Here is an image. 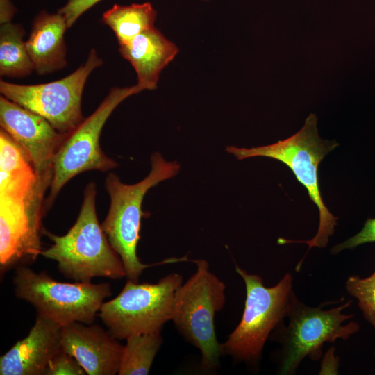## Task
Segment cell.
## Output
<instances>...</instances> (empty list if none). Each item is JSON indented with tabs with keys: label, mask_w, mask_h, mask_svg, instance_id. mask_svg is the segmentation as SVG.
Returning <instances> with one entry per match:
<instances>
[{
	"label": "cell",
	"mask_w": 375,
	"mask_h": 375,
	"mask_svg": "<svg viewBox=\"0 0 375 375\" xmlns=\"http://www.w3.org/2000/svg\"><path fill=\"white\" fill-rule=\"evenodd\" d=\"M67 28L65 18L58 12L42 10L34 18L25 43L38 74H49L67 65L64 35Z\"/></svg>",
	"instance_id": "obj_16"
},
{
	"label": "cell",
	"mask_w": 375,
	"mask_h": 375,
	"mask_svg": "<svg viewBox=\"0 0 375 375\" xmlns=\"http://www.w3.org/2000/svg\"><path fill=\"white\" fill-rule=\"evenodd\" d=\"M25 31L22 25L11 22L0 26V75L23 78L33 69L24 40Z\"/></svg>",
	"instance_id": "obj_19"
},
{
	"label": "cell",
	"mask_w": 375,
	"mask_h": 375,
	"mask_svg": "<svg viewBox=\"0 0 375 375\" xmlns=\"http://www.w3.org/2000/svg\"><path fill=\"white\" fill-rule=\"evenodd\" d=\"M87 374L78 362L61 349L50 360L44 375Z\"/></svg>",
	"instance_id": "obj_22"
},
{
	"label": "cell",
	"mask_w": 375,
	"mask_h": 375,
	"mask_svg": "<svg viewBox=\"0 0 375 375\" xmlns=\"http://www.w3.org/2000/svg\"><path fill=\"white\" fill-rule=\"evenodd\" d=\"M96 186L85 187L78 216L64 235L44 228L51 246L40 255L57 262L58 270L75 282L90 283L95 277L121 279L126 276L123 262L99 224L95 206Z\"/></svg>",
	"instance_id": "obj_1"
},
{
	"label": "cell",
	"mask_w": 375,
	"mask_h": 375,
	"mask_svg": "<svg viewBox=\"0 0 375 375\" xmlns=\"http://www.w3.org/2000/svg\"><path fill=\"white\" fill-rule=\"evenodd\" d=\"M317 119L311 113L303 126L293 135L276 143L250 149L227 147L226 151L238 160L262 156L279 160L293 172L297 181L307 190L310 199L317 206L319 213V224L316 235L309 240H288L280 239V244L306 243L308 251L312 247H324L333 235L338 217H335L325 206L319 186L318 167L324 156L338 144L335 141L322 139L317 128Z\"/></svg>",
	"instance_id": "obj_3"
},
{
	"label": "cell",
	"mask_w": 375,
	"mask_h": 375,
	"mask_svg": "<svg viewBox=\"0 0 375 375\" xmlns=\"http://www.w3.org/2000/svg\"><path fill=\"white\" fill-rule=\"evenodd\" d=\"M62 349L72 355L88 375L118 374L124 346L108 330L97 324L72 322L61 326Z\"/></svg>",
	"instance_id": "obj_13"
},
{
	"label": "cell",
	"mask_w": 375,
	"mask_h": 375,
	"mask_svg": "<svg viewBox=\"0 0 375 375\" xmlns=\"http://www.w3.org/2000/svg\"><path fill=\"white\" fill-rule=\"evenodd\" d=\"M235 271L245 284L244 309L237 327L221 344V352L238 362L256 365L266 340L288 315L293 278L288 272L276 285L267 288L260 276L249 274L238 265Z\"/></svg>",
	"instance_id": "obj_5"
},
{
	"label": "cell",
	"mask_w": 375,
	"mask_h": 375,
	"mask_svg": "<svg viewBox=\"0 0 375 375\" xmlns=\"http://www.w3.org/2000/svg\"><path fill=\"white\" fill-rule=\"evenodd\" d=\"M196 272L176 290L171 320L181 335L201 354V367L213 371L219 364L215 315L225 304L226 285L209 268L208 262L192 260Z\"/></svg>",
	"instance_id": "obj_4"
},
{
	"label": "cell",
	"mask_w": 375,
	"mask_h": 375,
	"mask_svg": "<svg viewBox=\"0 0 375 375\" xmlns=\"http://www.w3.org/2000/svg\"><path fill=\"white\" fill-rule=\"evenodd\" d=\"M374 242H375V218L367 219L359 233L344 242L336 244L332 247L331 251L335 255L344 249H352L358 245Z\"/></svg>",
	"instance_id": "obj_23"
},
{
	"label": "cell",
	"mask_w": 375,
	"mask_h": 375,
	"mask_svg": "<svg viewBox=\"0 0 375 375\" xmlns=\"http://www.w3.org/2000/svg\"><path fill=\"white\" fill-rule=\"evenodd\" d=\"M151 171L142 181L135 184L122 183L114 173L105 181L110 199L108 212L101 224L102 228L115 251L119 256L127 279L138 282L144 269L151 266L172 263V258L154 264L141 262L137 254L141 221L147 213L142 211V201L149 189L171 178L179 172L176 161H167L160 153L151 157Z\"/></svg>",
	"instance_id": "obj_2"
},
{
	"label": "cell",
	"mask_w": 375,
	"mask_h": 375,
	"mask_svg": "<svg viewBox=\"0 0 375 375\" xmlns=\"http://www.w3.org/2000/svg\"><path fill=\"white\" fill-rule=\"evenodd\" d=\"M38 181L31 163L12 138L0 131V194L29 190Z\"/></svg>",
	"instance_id": "obj_17"
},
{
	"label": "cell",
	"mask_w": 375,
	"mask_h": 375,
	"mask_svg": "<svg viewBox=\"0 0 375 375\" xmlns=\"http://www.w3.org/2000/svg\"><path fill=\"white\" fill-rule=\"evenodd\" d=\"M0 125L22 150L38 177L51 184L54 158L65 134L43 117L2 95Z\"/></svg>",
	"instance_id": "obj_12"
},
{
	"label": "cell",
	"mask_w": 375,
	"mask_h": 375,
	"mask_svg": "<svg viewBox=\"0 0 375 375\" xmlns=\"http://www.w3.org/2000/svg\"><path fill=\"white\" fill-rule=\"evenodd\" d=\"M16 8L11 0H0V24L11 22Z\"/></svg>",
	"instance_id": "obj_25"
},
{
	"label": "cell",
	"mask_w": 375,
	"mask_h": 375,
	"mask_svg": "<svg viewBox=\"0 0 375 375\" xmlns=\"http://www.w3.org/2000/svg\"><path fill=\"white\" fill-rule=\"evenodd\" d=\"M182 283L183 277L177 273L169 274L156 283L128 279L116 297L102 303L99 316L118 340L160 332L172 319L174 294Z\"/></svg>",
	"instance_id": "obj_9"
},
{
	"label": "cell",
	"mask_w": 375,
	"mask_h": 375,
	"mask_svg": "<svg viewBox=\"0 0 375 375\" xmlns=\"http://www.w3.org/2000/svg\"><path fill=\"white\" fill-rule=\"evenodd\" d=\"M103 64L95 49L68 76L49 83L22 85L0 81L2 96L40 115L58 131L67 134L84 119L81 111L83 89L90 74Z\"/></svg>",
	"instance_id": "obj_10"
},
{
	"label": "cell",
	"mask_w": 375,
	"mask_h": 375,
	"mask_svg": "<svg viewBox=\"0 0 375 375\" xmlns=\"http://www.w3.org/2000/svg\"><path fill=\"white\" fill-rule=\"evenodd\" d=\"M345 288L351 296L358 299L364 317L375 327V272L365 278L350 276Z\"/></svg>",
	"instance_id": "obj_21"
},
{
	"label": "cell",
	"mask_w": 375,
	"mask_h": 375,
	"mask_svg": "<svg viewBox=\"0 0 375 375\" xmlns=\"http://www.w3.org/2000/svg\"><path fill=\"white\" fill-rule=\"evenodd\" d=\"M203 1H208V0H203Z\"/></svg>",
	"instance_id": "obj_26"
},
{
	"label": "cell",
	"mask_w": 375,
	"mask_h": 375,
	"mask_svg": "<svg viewBox=\"0 0 375 375\" xmlns=\"http://www.w3.org/2000/svg\"><path fill=\"white\" fill-rule=\"evenodd\" d=\"M12 283L15 295L30 303L38 315L61 326L72 322L92 324L104 299L111 295L108 283L56 281L26 266L16 268Z\"/></svg>",
	"instance_id": "obj_7"
},
{
	"label": "cell",
	"mask_w": 375,
	"mask_h": 375,
	"mask_svg": "<svg viewBox=\"0 0 375 375\" xmlns=\"http://www.w3.org/2000/svg\"><path fill=\"white\" fill-rule=\"evenodd\" d=\"M61 326L40 315L28 335L0 358L1 375H44L61 349Z\"/></svg>",
	"instance_id": "obj_14"
},
{
	"label": "cell",
	"mask_w": 375,
	"mask_h": 375,
	"mask_svg": "<svg viewBox=\"0 0 375 375\" xmlns=\"http://www.w3.org/2000/svg\"><path fill=\"white\" fill-rule=\"evenodd\" d=\"M178 47L153 27L119 45L120 55L137 74V84L144 90L156 88L162 69L178 53Z\"/></svg>",
	"instance_id": "obj_15"
},
{
	"label": "cell",
	"mask_w": 375,
	"mask_h": 375,
	"mask_svg": "<svg viewBox=\"0 0 375 375\" xmlns=\"http://www.w3.org/2000/svg\"><path fill=\"white\" fill-rule=\"evenodd\" d=\"M49 182L38 179L30 190L0 194L1 274L34 262L40 255L44 195Z\"/></svg>",
	"instance_id": "obj_11"
},
{
	"label": "cell",
	"mask_w": 375,
	"mask_h": 375,
	"mask_svg": "<svg viewBox=\"0 0 375 375\" xmlns=\"http://www.w3.org/2000/svg\"><path fill=\"white\" fill-rule=\"evenodd\" d=\"M101 0H67L66 3L58 10L66 19L68 28L88 10Z\"/></svg>",
	"instance_id": "obj_24"
},
{
	"label": "cell",
	"mask_w": 375,
	"mask_h": 375,
	"mask_svg": "<svg viewBox=\"0 0 375 375\" xmlns=\"http://www.w3.org/2000/svg\"><path fill=\"white\" fill-rule=\"evenodd\" d=\"M126 340L118 374H148L163 341L160 332L132 335Z\"/></svg>",
	"instance_id": "obj_20"
},
{
	"label": "cell",
	"mask_w": 375,
	"mask_h": 375,
	"mask_svg": "<svg viewBox=\"0 0 375 375\" xmlns=\"http://www.w3.org/2000/svg\"><path fill=\"white\" fill-rule=\"evenodd\" d=\"M156 16L152 5L145 2L128 6L115 4L103 13L101 19L113 31L119 45L155 27Z\"/></svg>",
	"instance_id": "obj_18"
},
{
	"label": "cell",
	"mask_w": 375,
	"mask_h": 375,
	"mask_svg": "<svg viewBox=\"0 0 375 375\" xmlns=\"http://www.w3.org/2000/svg\"><path fill=\"white\" fill-rule=\"evenodd\" d=\"M143 91L138 84L112 87L97 108L65 138L55 156L53 178L45 200L49 209L62 187L76 175L90 170L107 172L118 163L102 151L99 139L103 127L124 100Z\"/></svg>",
	"instance_id": "obj_8"
},
{
	"label": "cell",
	"mask_w": 375,
	"mask_h": 375,
	"mask_svg": "<svg viewBox=\"0 0 375 375\" xmlns=\"http://www.w3.org/2000/svg\"><path fill=\"white\" fill-rule=\"evenodd\" d=\"M351 301L328 310L323 305L311 307L300 301L293 292L287 317L289 324L282 322L272 332L271 340L281 347L279 356V374L291 375L305 357L314 361L322 356L325 342L333 343L337 339H348L358 331V323H342L352 315L342 314V310L350 306Z\"/></svg>",
	"instance_id": "obj_6"
}]
</instances>
